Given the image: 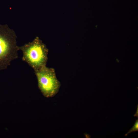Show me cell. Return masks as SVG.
<instances>
[{
  "mask_svg": "<svg viewBox=\"0 0 138 138\" xmlns=\"http://www.w3.org/2000/svg\"><path fill=\"white\" fill-rule=\"evenodd\" d=\"M16 38L13 30L6 25L0 24V71L7 69L12 61L18 58Z\"/></svg>",
  "mask_w": 138,
  "mask_h": 138,
  "instance_id": "obj_1",
  "label": "cell"
},
{
  "mask_svg": "<svg viewBox=\"0 0 138 138\" xmlns=\"http://www.w3.org/2000/svg\"><path fill=\"white\" fill-rule=\"evenodd\" d=\"M137 110L136 112V113L134 115V117L136 116L137 117V118H138V105H137Z\"/></svg>",
  "mask_w": 138,
  "mask_h": 138,
  "instance_id": "obj_5",
  "label": "cell"
},
{
  "mask_svg": "<svg viewBox=\"0 0 138 138\" xmlns=\"http://www.w3.org/2000/svg\"><path fill=\"white\" fill-rule=\"evenodd\" d=\"M138 131V119H137L132 127L131 129L125 135L127 136L129 133L134 131Z\"/></svg>",
  "mask_w": 138,
  "mask_h": 138,
  "instance_id": "obj_4",
  "label": "cell"
},
{
  "mask_svg": "<svg viewBox=\"0 0 138 138\" xmlns=\"http://www.w3.org/2000/svg\"><path fill=\"white\" fill-rule=\"evenodd\" d=\"M38 86L42 94L47 98L52 97L58 92L61 84L56 77L55 70L44 66L34 70Z\"/></svg>",
  "mask_w": 138,
  "mask_h": 138,
  "instance_id": "obj_3",
  "label": "cell"
},
{
  "mask_svg": "<svg viewBox=\"0 0 138 138\" xmlns=\"http://www.w3.org/2000/svg\"><path fill=\"white\" fill-rule=\"evenodd\" d=\"M23 53L22 60L34 70L46 66L48 50L45 45L37 37L32 41L18 46Z\"/></svg>",
  "mask_w": 138,
  "mask_h": 138,
  "instance_id": "obj_2",
  "label": "cell"
}]
</instances>
